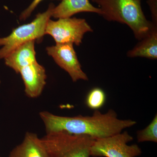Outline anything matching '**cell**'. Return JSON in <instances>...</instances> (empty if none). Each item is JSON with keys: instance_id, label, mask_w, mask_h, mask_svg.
<instances>
[{"instance_id": "cell-1", "label": "cell", "mask_w": 157, "mask_h": 157, "mask_svg": "<svg viewBox=\"0 0 157 157\" xmlns=\"http://www.w3.org/2000/svg\"><path fill=\"white\" fill-rule=\"evenodd\" d=\"M39 116L44 124L46 134L63 132L71 135H86L95 139L121 133L137 123L132 120L120 119L112 109L105 113L96 110L90 116H60L45 111L39 113Z\"/></svg>"}, {"instance_id": "cell-2", "label": "cell", "mask_w": 157, "mask_h": 157, "mask_svg": "<svg viewBox=\"0 0 157 157\" xmlns=\"http://www.w3.org/2000/svg\"><path fill=\"white\" fill-rule=\"evenodd\" d=\"M142 0H92L101 9L103 16L109 21L126 24L138 40L148 35L157 25L147 20L141 7Z\"/></svg>"}, {"instance_id": "cell-3", "label": "cell", "mask_w": 157, "mask_h": 157, "mask_svg": "<svg viewBox=\"0 0 157 157\" xmlns=\"http://www.w3.org/2000/svg\"><path fill=\"white\" fill-rule=\"evenodd\" d=\"M48 157H90L95 139L63 132L46 134L41 138Z\"/></svg>"}, {"instance_id": "cell-4", "label": "cell", "mask_w": 157, "mask_h": 157, "mask_svg": "<svg viewBox=\"0 0 157 157\" xmlns=\"http://www.w3.org/2000/svg\"><path fill=\"white\" fill-rule=\"evenodd\" d=\"M51 3L43 13H38L30 23L14 29L8 36L0 38V59L5 58L18 46L31 41H40L45 35L46 25L55 7Z\"/></svg>"}, {"instance_id": "cell-5", "label": "cell", "mask_w": 157, "mask_h": 157, "mask_svg": "<svg viewBox=\"0 0 157 157\" xmlns=\"http://www.w3.org/2000/svg\"><path fill=\"white\" fill-rule=\"evenodd\" d=\"M93 30L85 19L76 17L49 19L46 25L45 35H50L56 44L72 43L77 46L82 42L85 34Z\"/></svg>"}, {"instance_id": "cell-6", "label": "cell", "mask_w": 157, "mask_h": 157, "mask_svg": "<svg viewBox=\"0 0 157 157\" xmlns=\"http://www.w3.org/2000/svg\"><path fill=\"white\" fill-rule=\"evenodd\" d=\"M133 137L127 132L95 139L90 149V156L94 157H136L142 153L137 144L128 145Z\"/></svg>"}, {"instance_id": "cell-7", "label": "cell", "mask_w": 157, "mask_h": 157, "mask_svg": "<svg viewBox=\"0 0 157 157\" xmlns=\"http://www.w3.org/2000/svg\"><path fill=\"white\" fill-rule=\"evenodd\" d=\"M46 50L57 64L69 74L73 82L88 80L87 75L82 69L73 43L56 44L47 47Z\"/></svg>"}, {"instance_id": "cell-8", "label": "cell", "mask_w": 157, "mask_h": 157, "mask_svg": "<svg viewBox=\"0 0 157 157\" xmlns=\"http://www.w3.org/2000/svg\"><path fill=\"white\" fill-rule=\"evenodd\" d=\"M25 85V92L29 98H38L46 85L47 75L45 68L36 62L20 71Z\"/></svg>"}, {"instance_id": "cell-9", "label": "cell", "mask_w": 157, "mask_h": 157, "mask_svg": "<svg viewBox=\"0 0 157 157\" xmlns=\"http://www.w3.org/2000/svg\"><path fill=\"white\" fill-rule=\"evenodd\" d=\"M35 42H25L9 54L4 58L6 66L18 73L22 68L37 62Z\"/></svg>"}, {"instance_id": "cell-10", "label": "cell", "mask_w": 157, "mask_h": 157, "mask_svg": "<svg viewBox=\"0 0 157 157\" xmlns=\"http://www.w3.org/2000/svg\"><path fill=\"white\" fill-rule=\"evenodd\" d=\"M9 157H48L41 138L32 132L25 133L21 143L11 150Z\"/></svg>"}, {"instance_id": "cell-11", "label": "cell", "mask_w": 157, "mask_h": 157, "mask_svg": "<svg viewBox=\"0 0 157 157\" xmlns=\"http://www.w3.org/2000/svg\"><path fill=\"white\" fill-rule=\"evenodd\" d=\"M81 12H91L101 15L99 8L93 6L89 0H61L57 6H55L52 17L55 18H67Z\"/></svg>"}, {"instance_id": "cell-12", "label": "cell", "mask_w": 157, "mask_h": 157, "mask_svg": "<svg viewBox=\"0 0 157 157\" xmlns=\"http://www.w3.org/2000/svg\"><path fill=\"white\" fill-rule=\"evenodd\" d=\"M140 41L133 49L127 52V56L157 59V26L154 27L148 35Z\"/></svg>"}, {"instance_id": "cell-13", "label": "cell", "mask_w": 157, "mask_h": 157, "mask_svg": "<svg viewBox=\"0 0 157 157\" xmlns=\"http://www.w3.org/2000/svg\"><path fill=\"white\" fill-rule=\"evenodd\" d=\"M106 101L105 92L99 87H95L88 93L86 98V105L90 109L99 110L104 106Z\"/></svg>"}, {"instance_id": "cell-14", "label": "cell", "mask_w": 157, "mask_h": 157, "mask_svg": "<svg viewBox=\"0 0 157 157\" xmlns=\"http://www.w3.org/2000/svg\"><path fill=\"white\" fill-rule=\"evenodd\" d=\"M138 142H157V115L156 114L150 124L145 128L137 132Z\"/></svg>"}, {"instance_id": "cell-15", "label": "cell", "mask_w": 157, "mask_h": 157, "mask_svg": "<svg viewBox=\"0 0 157 157\" xmlns=\"http://www.w3.org/2000/svg\"><path fill=\"white\" fill-rule=\"evenodd\" d=\"M42 1L43 0H33L29 7L22 11L20 15V19L21 20H25L29 17L32 12Z\"/></svg>"}, {"instance_id": "cell-16", "label": "cell", "mask_w": 157, "mask_h": 157, "mask_svg": "<svg viewBox=\"0 0 157 157\" xmlns=\"http://www.w3.org/2000/svg\"><path fill=\"white\" fill-rule=\"evenodd\" d=\"M151 11L152 22L157 25V0H146Z\"/></svg>"}, {"instance_id": "cell-17", "label": "cell", "mask_w": 157, "mask_h": 157, "mask_svg": "<svg viewBox=\"0 0 157 157\" xmlns=\"http://www.w3.org/2000/svg\"><path fill=\"white\" fill-rule=\"evenodd\" d=\"M1 80H0V85H1Z\"/></svg>"}]
</instances>
